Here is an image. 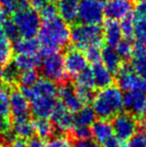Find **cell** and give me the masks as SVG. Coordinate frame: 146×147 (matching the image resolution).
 <instances>
[{"label":"cell","instance_id":"20","mask_svg":"<svg viewBox=\"0 0 146 147\" xmlns=\"http://www.w3.org/2000/svg\"><path fill=\"white\" fill-rule=\"evenodd\" d=\"M12 47H13V52H15L17 55H37L39 54L40 50L38 40L35 38L19 37L13 41Z\"/></svg>","mask_w":146,"mask_h":147},{"label":"cell","instance_id":"32","mask_svg":"<svg viewBox=\"0 0 146 147\" xmlns=\"http://www.w3.org/2000/svg\"><path fill=\"white\" fill-rule=\"evenodd\" d=\"M38 78V73L35 69L25 70L19 73L17 82L19 83V87H29L35 83Z\"/></svg>","mask_w":146,"mask_h":147},{"label":"cell","instance_id":"5","mask_svg":"<svg viewBox=\"0 0 146 147\" xmlns=\"http://www.w3.org/2000/svg\"><path fill=\"white\" fill-rule=\"evenodd\" d=\"M12 15V21L17 27L19 36L22 38H35L41 26V17L32 7L16 10Z\"/></svg>","mask_w":146,"mask_h":147},{"label":"cell","instance_id":"21","mask_svg":"<svg viewBox=\"0 0 146 147\" xmlns=\"http://www.w3.org/2000/svg\"><path fill=\"white\" fill-rule=\"evenodd\" d=\"M103 38L107 46L115 47L122 39V32H121L120 23L117 20L108 19L104 23Z\"/></svg>","mask_w":146,"mask_h":147},{"label":"cell","instance_id":"11","mask_svg":"<svg viewBox=\"0 0 146 147\" xmlns=\"http://www.w3.org/2000/svg\"><path fill=\"white\" fill-rule=\"evenodd\" d=\"M123 107L134 117H144L146 115V92H125L123 95Z\"/></svg>","mask_w":146,"mask_h":147},{"label":"cell","instance_id":"33","mask_svg":"<svg viewBox=\"0 0 146 147\" xmlns=\"http://www.w3.org/2000/svg\"><path fill=\"white\" fill-rule=\"evenodd\" d=\"M115 50L118 53L122 60H126L131 58L133 53V44L131 40L128 39H121V41L115 46Z\"/></svg>","mask_w":146,"mask_h":147},{"label":"cell","instance_id":"19","mask_svg":"<svg viewBox=\"0 0 146 147\" xmlns=\"http://www.w3.org/2000/svg\"><path fill=\"white\" fill-rule=\"evenodd\" d=\"M80 0H57V10L61 19L72 24L77 20Z\"/></svg>","mask_w":146,"mask_h":147},{"label":"cell","instance_id":"41","mask_svg":"<svg viewBox=\"0 0 146 147\" xmlns=\"http://www.w3.org/2000/svg\"><path fill=\"white\" fill-rule=\"evenodd\" d=\"M128 147H146V131L137 132L129 140Z\"/></svg>","mask_w":146,"mask_h":147},{"label":"cell","instance_id":"30","mask_svg":"<svg viewBox=\"0 0 146 147\" xmlns=\"http://www.w3.org/2000/svg\"><path fill=\"white\" fill-rule=\"evenodd\" d=\"M120 28L121 32H122V36L125 39L131 40L134 37V15L132 13L128 14L121 19Z\"/></svg>","mask_w":146,"mask_h":147},{"label":"cell","instance_id":"6","mask_svg":"<svg viewBox=\"0 0 146 147\" xmlns=\"http://www.w3.org/2000/svg\"><path fill=\"white\" fill-rule=\"evenodd\" d=\"M40 69L43 76L55 83L64 84L68 80V73L64 64V58L59 52L41 56Z\"/></svg>","mask_w":146,"mask_h":147},{"label":"cell","instance_id":"47","mask_svg":"<svg viewBox=\"0 0 146 147\" xmlns=\"http://www.w3.org/2000/svg\"><path fill=\"white\" fill-rule=\"evenodd\" d=\"M7 147H28L26 140L20 139V138H14L11 142L8 143Z\"/></svg>","mask_w":146,"mask_h":147},{"label":"cell","instance_id":"7","mask_svg":"<svg viewBox=\"0 0 146 147\" xmlns=\"http://www.w3.org/2000/svg\"><path fill=\"white\" fill-rule=\"evenodd\" d=\"M104 0H80L77 20L82 24L99 25L103 22Z\"/></svg>","mask_w":146,"mask_h":147},{"label":"cell","instance_id":"52","mask_svg":"<svg viewBox=\"0 0 146 147\" xmlns=\"http://www.w3.org/2000/svg\"><path fill=\"white\" fill-rule=\"evenodd\" d=\"M134 2H137V3H140V2H143V1H146V0H133Z\"/></svg>","mask_w":146,"mask_h":147},{"label":"cell","instance_id":"34","mask_svg":"<svg viewBox=\"0 0 146 147\" xmlns=\"http://www.w3.org/2000/svg\"><path fill=\"white\" fill-rule=\"evenodd\" d=\"M134 36L138 39V41L146 43V18L145 17L134 15Z\"/></svg>","mask_w":146,"mask_h":147},{"label":"cell","instance_id":"46","mask_svg":"<svg viewBox=\"0 0 146 147\" xmlns=\"http://www.w3.org/2000/svg\"><path fill=\"white\" fill-rule=\"evenodd\" d=\"M135 16H141V17H145L146 18V1L140 2L138 3L135 10Z\"/></svg>","mask_w":146,"mask_h":147},{"label":"cell","instance_id":"15","mask_svg":"<svg viewBox=\"0 0 146 147\" xmlns=\"http://www.w3.org/2000/svg\"><path fill=\"white\" fill-rule=\"evenodd\" d=\"M58 98L59 102L62 103L68 110L73 113L77 112L84 106L78 97L74 86L70 84L64 83L58 88Z\"/></svg>","mask_w":146,"mask_h":147},{"label":"cell","instance_id":"1","mask_svg":"<svg viewBox=\"0 0 146 147\" xmlns=\"http://www.w3.org/2000/svg\"><path fill=\"white\" fill-rule=\"evenodd\" d=\"M27 97L30 104V113L35 118H49L58 98L56 83L45 77L38 78L29 87H19Z\"/></svg>","mask_w":146,"mask_h":147},{"label":"cell","instance_id":"10","mask_svg":"<svg viewBox=\"0 0 146 147\" xmlns=\"http://www.w3.org/2000/svg\"><path fill=\"white\" fill-rule=\"evenodd\" d=\"M50 118L54 127L62 134L71 132L74 128V113L59 101L55 104Z\"/></svg>","mask_w":146,"mask_h":147},{"label":"cell","instance_id":"49","mask_svg":"<svg viewBox=\"0 0 146 147\" xmlns=\"http://www.w3.org/2000/svg\"><path fill=\"white\" fill-rule=\"evenodd\" d=\"M142 126H143V128H144L145 131H146V115L143 117V119H142Z\"/></svg>","mask_w":146,"mask_h":147},{"label":"cell","instance_id":"9","mask_svg":"<svg viewBox=\"0 0 146 147\" xmlns=\"http://www.w3.org/2000/svg\"><path fill=\"white\" fill-rule=\"evenodd\" d=\"M112 128L115 137L127 141L138 132V122L136 117L128 112H120L112 118Z\"/></svg>","mask_w":146,"mask_h":147},{"label":"cell","instance_id":"22","mask_svg":"<svg viewBox=\"0 0 146 147\" xmlns=\"http://www.w3.org/2000/svg\"><path fill=\"white\" fill-rule=\"evenodd\" d=\"M102 64L107 68L112 74L117 73L122 66V59L116 52L114 47L106 46L101 50Z\"/></svg>","mask_w":146,"mask_h":147},{"label":"cell","instance_id":"43","mask_svg":"<svg viewBox=\"0 0 146 147\" xmlns=\"http://www.w3.org/2000/svg\"><path fill=\"white\" fill-rule=\"evenodd\" d=\"M72 147H100V146L97 142H95L92 139H84V140L75 139V141L72 143Z\"/></svg>","mask_w":146,"mask_h":147},{"label":"cell","instance_id":"51","mask_svg":"<svg viewBox=\"0 0 146 147\" xmlns=\"http://www.w3.org/2000/svg\"><path fill=\"white\" fill-rule=\"evenodd\" d=\"M2 70H3V68H2V66H0V80H2Z\"/></svg>","mask_w":146,"mask_h":147},{"label":"cell","instance_id":"45","mask_svg":"<svg viewBox=\"0 0 146 147\" xmlns=\"http://www.w3.org/2000/svg\"><path fill=\"white\" fill-rule=\"evenodd\" d=\"M28 147H47L46 143L44 142V140L40 139V138L32 137L30 139H28Z\"/></svg>","mask_w":146,"mask_h":147},{"label":"cell","instance_id":"53","mask_svg":"<svg viewBox=\"0 0 146 147\" xmlns=\"http://www.w3.org/2000/svg\"><path fill=\"white\" fill-rule=\"evenodd\" d=\"M0 147H1V145H0Z\"/></svg>","mask_w":146,"mask_h":147},{"label":"cell","instance_id":"25","mask_svg":"<svg viewBox=\"0 0 146 147\" xmlns=\"http://www.w3.org/2000/svg\"><path fill=\"white\" fill-rule=\"evenodd\" d=\"M41 55H16L12 63L15 65V67L21 71L25 70L36 69L37 66L40 65Z\"/></svg>","mask_w":146,"mask_h":147},{"label":"cell","instance_id":"8","mask_svg":"<svg viewBox=\"0 0 146 147\" xmlns=\"http://www.w3.org/2000/svg\"><path fill=\"white\" fill-rule=\"evenodd\" d=\"M116 76L117 87L124 92L142 91L146 92V80L138 75L132 69L131 65H122Z\"/></svg>","mask_w":146,"mask_h":147},{"label":"cell","instance_id":"24","mask_svg":"<svg viewBox=\"0 0 146 147\" xmlns=\"http://www.w3.org/2000/svg\"><path fill=\"white\" fill-rule=\"evenodd\" d=\"M33 125L34 134L42 140L50 139L54 134L55 127L48 118H36L35 121H33Z\"/></svg>","mask_w":146,"mask_h":147},{"label":"cell","instance_id":"27","mask_svg":"<svg viewBox=\"0 0 146 147\" xmlns=\"http://www.w3.org/2000/svg\"><path fill=\"white\" fill-rule=\"evenodd\" d=\"M74 77H75V80H74V86L75 87L89 89V90L92 91L95 88L93 73H92L91 68L87 67L85 70L81 71L79 74H77Z\"/></svg>","mask_w":146,"mask_h":147},{"label":"cell","instance_id":"44","mask_svg":"<svg viewBox=\"0 0 146 147\" xmlns=\"http://www.w3.org/2000/svg\"><path fill=\"white\" fill-rule=\"evenodd\" d=\"M102 146L103 147H128V144H126V142L123 141V140L113 136L111 139L108 140V141L106 142V143H104Z\"/></svg>","mask_w":146,"mask_h":147},{"label":"cell","instance_id":"40","mask_svg":"<svg viewBox=\"0 0 146 147\" xmlns=\"http://www.w3.org/2000/svg\"><path fill=\"white\" fill-rule=\"evenodd\" d=\"M73 137L78 140H84V139H91V128L90 127H84V126H74L72 129Z\"/></svg>","mask_w":146,"mask_h":147},{"label":"cell","instance_id":"31","mask_svg":"<svg viewBox=\"0 0 146 147\" xmlns=\"http://www.w3.org/2000/svg\"><path fill=\"white\" fill-rule=\"evenodd\" d=\"M19 73H20L19 70L15 67V65L12 62H10L2 70V80L4 81V84H6V85L15 84L18 81Z\"/></svg>","mask_w":146,"mask_h":147},{"label":"cell","instance_id":"18","mask_svg":"<svg viewBox=\"0 0 146 147\" xmlns=\"http://www.w3.org/2000/svg\"><path fill=\"white\" fill-rule=\"evenodd\" d=\"M11 131L16 138L28 140L34 135V125L30 116L15 118L11 124Z\"/></svg>","mask_w":146,"mask_h":147},{"label":"cell","instance_id":"14","mask_svg":"<svg viewBox=\"0 0 146 147\" xmlns=\"http://www.w3.org/2000/svg\"><path fill=\"white\" fill-rule=\"evenodd\" d=\"M10 114L13 119L30 116V104L27 97L18 89L10 92Z\"/></svg>","mask_w":146,"mask_h":147},{"label":"cell","instance_id":"37","mask_svg":"<svg viewBox=\"0 0 146 147\" xmlns=\"http://www.w3.org/2000/svg\"><path fill=\"white\" fill-rule=\"evenodd\" d=\"M40 17L43 20H48L53 17H56L58 14V10H57V5H55L54 2H49L46 3L40 8L38 11Z\"/></svg>","mask_w":146,"mask_h":147},{"label":"cell","instance_id":"23","mask_svg":"<svg viewBox=\"0 0 146 147\" xmlns=\"http://www.w3.org/2000/svg\"><path fill=\"white\" fill-rule=\"evenodd\" d=\"M91 70L93 73L95 87L101 89L112 85L113 80H114L113 74L102 63L98 62V63L93 64Z\"/></svg>","mask_w":146,"mask_h":147},{"label":"cell","instance_id":"29","mask_svg":"<svg viewBox=\"0 0 146 147\" xmlns=\"http://www.w3.org/2000/svg\"><path fill=\"white\" fill-rule=\"evenodd\" d=\"M10 92L6 84H0V116L10 114Z\"/></svg>","mask_w":146,"mask_h":147},{"label":"cell","instance_id":"36","mask_svg":"<svg viewBox=\"0 0 146 147\" xmlns=\"http://www.w3.org/2000/svg\"><path fill=\"white\" fill-rule=\"evenodd\" d=\"M3 35L8 38L10 41H14L16 39L19 38V33H18V30H17V27H16L15 23L13 21L9 19H6L5 22L3 23Z\"/></svg>","mask_w":146,"mask_h":147},{"label":"cell","instance_id":"12","mask_svg":"<svg viewBox=\"0 0 146 147\" xmlns=\"http://www.w3.org/2000/svg\"><path fill=\"white\" fill-rule=\"evenodd\" d=\"M63 58H64L65 68L69 76L74 77L88 67V61L84 53L77 48L68 49Z\"/></svg>","mask_w":146,"mask_h":147},{"label":"cell","instance_id":"26","mask_svg":"<svg viewBox=\"0 0 146 147\" xmlns=\"http://www.w3.org/2000/svg\"><path fill=\"white\" fill-rule=\"evenodd\" d=\"M96 119L92 107L89 105H84L81 109L74 113V126H84V127H91Z\"/></svg>","mask_w":146,"mask_h":147},{"label":"cell","instance_id":"38","mask_svg":"<svg viewBox=\"0 0 146 147\" xmlns=\"http://www.w3.org/2000/svg\"><path fill=\"white\" fill-rule=\"evenodd\" d=\"M46 145L47 147H72V142L70 141L68 136L59 134L56 136L53 135Z\"/></svg>","mask_w":146,"mask_h":147},{"label":"cell","instance_id":"2","mask_svg":"<svg viewBox=\"0 0 146 147\" xmlns=\"http://www.w3.org/2000/svg\"><path fill=\"white\" fill-rule=\"evenodd\" d=\"M41 56L57 53L64 48L70 41V28L68 23L56 16L43 20L37 34Z\"/></svg>","mask_w":146,"mask_h":147},{"label":"cell","instance_id":"35","mask_svg":"<svg viewBox=\"0 0 146 147\" xmlns=\"http://www.w3.org/2000/svg\"><path fill=\"white\" fill-rule=\"evenodd\" d=\"M0 137L5 141L8 140V143L16 138L11 131V122L6 116H0Z\"/></svg>","mask_w":146,"mask_h":147},{"label":"cell","instance_id":"13","mask_svg":"<svg viewBox=\"0 0 146 147\" xmlns=\"http://www.w3.org/2000/svg\"><path fill=\"white\" fill-rule=\"evenodd\" d=\"M132 8V0H106L104 15L110 20H121L131 13Z\"/></svg>","mask_w":146,"mask_h":147},{"label":"cell","instance_id":"17","mask_svg":"<svg viewBox=\"0 0 146 147\" xmlns=\"http://www.w3.org/2000/svg\"><path fill=\"white\" fill-rule=\"evenodd\" d=\"M90 128H91L92 138L94 139V141L97 142L100 145L106 143L114 135L112 124L105 119L95 120Z\"/></svg>","mask_w":146,"mask_h":147},{"label":"cell","instance_id":"39","mask_svg":"<svg viewBox=\"0 0 146 147\" xmlns=\"http://www.w3.org/2000/svg\"><path fill=\"white\" fill-rule=\"evenodd\" d=\"M84 55L88 62L95 64L101 60V49L100 46H91L84 50Z\"/></svg>","mask_w":146,"mask_h":147},{"label":"cell","instance_id":"28","mask_svg":"<svg viewBox=\"0 0 146 147\" xmlns=\"http://www.w3.org/2000/svg\"><path fill=\"white\" fill-rule=\"evenodd\" d=\"M13 55L12 43L4 35L0 36V66H6L11 62Z\"/></svg>","mask_w":146,"mask_h":147},{"label":"cell","instance_id":"50","mask_svg":"<svg viewBox=\"0 0 146 147\" xmlns=\"http://www.w3.org/2000/svg\"><path fill=\"white\" fill-rule=\"evenodd\" d=\"M43 3H49V2H55L56 0H41Z\"/></svg>","mask_w":146,"mask_h":147},{"label":"cell","instance_id":"48","mask_svg":"<svg viewBox=\"0 0 146 147\" xmlns=\"http://www.w3.org/2000/svg\"><path fill=\"white\" fill-rule=\"evenodd\" d=\"M5 20H6V13L0 8V36L3 35V30H2V28H3V23L5 22Z\"/></svg>","mask_w":146,"mask_h":147},{"label":"cell","instance_id":"4","mask_svg":"<svg viewBox=\"0 0 146 147\" xmlns=\"http://www.w3.org/2000/svg\"><path fill=\"white\" fill-rule=\"evenodd\" d=\"M70 41L75 48L83 51L91 46H101L103 29L94 24H76L70 29Z\"/></svg>","mask_w":146,"mask_h":147},{"label":"cell","instance_id":"16","mask_svg":"<svg viewBox=\"0 0 146 147\" xmlns=\"http://www.w3.org/2000/svg\"><path fill=\"white\" fill-rule=\"evenodd\" d=\"M131 67L140 77L146 80V44L138 41L133 45Z\"/></svg>","mask_w":146,"mask_h":147},{"label":"cell","instance_id":"3","mask_svg":"<svg viewBox=\"0 0 146 147\" xmlns=\"http://www.w3.org/2000/svg\"><path fill=\"white\" fill-rule=\"evenodd\" d=\"M92 109L96 117L108 120L122 111L123 94L117 86L110 85L101 88L93 95L91 100Z\"/></svg>","mask_w":146,"mask_h":147},{"label":"cell","instance_id":"42","mask_svg":"<svg viewBox=\"0 0 146 147\" xmlns=\"http://www.w3.org/2000/svg\"><path fill=\"white\" fill-rule=\"evenodd\" d=\"M18 0H0V8L7 13H13L17 7Z\"/></svg>","mask_w":146,"mask_h":147}]
</instances>
